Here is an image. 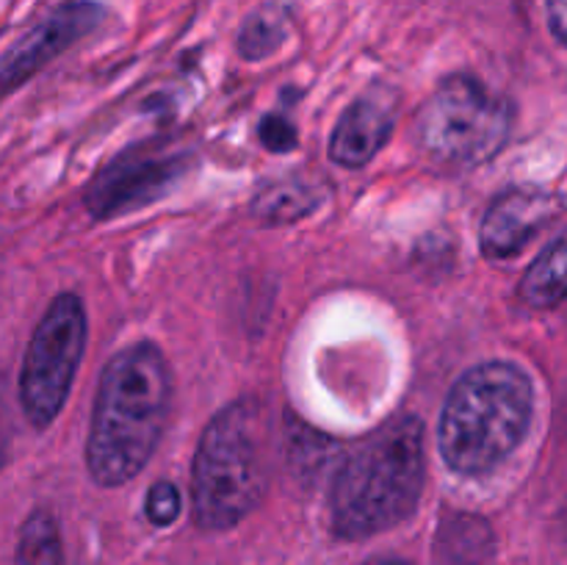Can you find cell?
Masks as SVG:
<instances>
[{
	"label": "cell",
	"instance_id": "obj_15",
	"mask_svg": "<svg viewBox=\"0 0 567 565\" xmlns=\"http://www.w3.org/2000/svg\"><path fill=\"white\" fill-rule=\"evenodd\" d=\"M282 39H286V31H282L280 17L269 14V11H260V14L249 17L247 25L241 28L238 50H241L244 59L258 61L266 59L269 53H275L282 44Z\"/></svg>",
	"mask_w": 567,
	"mask_h": 565
},
{
	"label": "cell",
	"instance_id": "obj_14",
	"mask_svg": "<svg viewBox=\"0 0 567 565\" xmlns=\"http://www.w3.org/2000/svg\"><path fill=\"white\" fill-rule=\"evenodd\" d=\"M14 565H64V543H61L59 521L50 510L39 507L22 521Z\"/></svg>",
	"mask_w": 567,
	"mask_h": 565
},
{
	"label": "cell",
	"instance_id": "obj_18",
	"mask_svg": "<svg viewBox=\"0 0 567 565\" xmlns=\"http://www.w3.org/2000/svg\"><path fill=\"white\" fill-rule=\"evenodd\" d=\"M548 28L567 48V0H548Z\"/></svg>",
	"mask_w": 567,
	"mask_h": 565
},
{
	"label": "cell",
	"instance_id": "obj_7",
	"mask_svg": "<svg viewBox=\"0 0 567 565\" xmlns=\"http://www.w3.org/2000/svg\"><path fill=\"white\" fill-rule=\"evenodd\" d=\"M105 11L89 0H75L50 11L42 22L31 28L25 37L17 39L3 55H0V94L20 89L28 78L37 75L42 66L59 59L66 48L92 33L103 22Z\"/></svg>",
	"mask_w": 567,
	"mask_h": 565
},
{
	"label": "cell",
	"instance_id": "obj_17",
	"mask_svg": "<svg viewBox=\"0 0 567 565\" xmlns=\"http://www.w3.org/2000/svg\"><path fill=\"white\" fill-rule=\"evenodd\" d=\"M260 142H264L271 153H291V150L297 147V127H293L282 114H269L260 122Z\"/></svg>",
	"mask_w": 567,
	"mask_h": 565
},
{
	"label": "cell",
	"instance_id": "obj_13",
	"mask_svg": "<svg viewBox=\"0 0 567 565\" xmlns=\"http://www.w3.org/2000/svg\"><path fill=\"white\" fill-rule=\"evenodd\" d=\"M529 308H557L567 299V233L548 244L526 269L518 288Z\"/></svg>",
	"mask_w": 567,
	"mask_h": 565
},
{
	"label": "cell",
	"instance_id": "obj_3",
	"mask_svg": "<svg viewBox=\"0 0 567 565\" xmlns=\"http://www.w3.org/2000/svg\"><path fill=\"white\" fill-rule=\"evenodd\" d=\"M535 415V386L520 366L487 360L465 371L449 391L437 446L452 471L480 476L524 443Z\"/></svg>",
	"mask_w": 567,
	"mask_h": 565
},
{
	"label": "cell",
	"instance_id": "obj_11",
	"mask_svg": "<svg viewBox=\"0 0 567 565\" xmlns=\"http://www.w3.org/2000/svg\"><path fill=\"white\" fill-rule=\"evenodd\" d=\"M324 199V186L310 177L288 175L280 181H271L255 194L252 214L264 225H288L313 214Z\"/></svg>",
	"mask_w": 567,
	"mask_h": 565
},
{
	"label": "cell",
	"instance_id": "obj_4",
	"mask_svg": "<svg viewBox=\"0 0 567 565\" xmlns=\"http://www.w3.org/2000/svg\"><path fill=\"white\" fill-rule=\"evenodd\" d=\"M266 415L255 397L225 404L199 438L192 469L194 521L203 530H230L260 504L266 471Z\"/></svg>",
	"mask_w": 567,
	"mask_h": 565
},
{
	"label": "cell",
	"instance_id": "obj_19",
	"mask_svg": "<svg viewBox=\"0 0 567 565\" xmlns=\"http://www.w3.org/2000/svg\"><path fill=\"white\" fill-rule=\"evenodd\" d=\"M6 454H9V421H6L3 402H0V469L6 463Z\"/></svg>",
	"mask_w": 567,
	"mask_h": 565
},
{
	"label": "cell",
	"instance_id": "obj_20",
	"mask_svg": "<svg viewBox=\"0 0 567 565\" xmlns=\"http://www.w3.org/2000/svg\"><path fill=\"white\" fill-rule=\"evenodd\" d=\"M363 565H410V563L408 559H399V557H374Z\"/></svg>",
	"mask_w": 567,
	"mask_h": 565
},
{
	"label": "cell",
	"instance_id": "obj_2",
	"mask_svg": "<svg viewBox=\"0 0 567 565\" xmlns=\"http://www.w3.org/2000/svg\"><path fill=\"white\" fill-rule=\"evenodd\" d=\"M426 482L424 421L413 413L377 427L343 460L330 493L332 532L363 541L408 521Z\"/></svg>",
	"mask_w": 567,
	"mask_h": 565
},
{
	"label": "cell",
	"instance_id": "obj_5",
	"mask_svg": "<svg viewBox=\"0 0 567 565\" xmlns=\"http://www.w3.org/2000/svg\"><path fill=\"white\" fill-rule=\"evenodd\" d=\"M419 142L446 166H480L513 131V103L474 75H449L419 114Z\"/></svg>",
	"mask_w": 567,
	"mask_h": 565
},
{
	"label": "cell",
	"instance_id": "obj_12",
	"mask_svg": "<svg viewBox=\"0 0 567 565\" xmlns=\"http://www.w3.org/2000/svg\"><path fill=\"white\" fill-rule=\"evenodd\" d=\"M493 557L491 524L476 515L457 513L437 530V565H487Z\"/></svg>",
	"mask_w": 567,
	"mask_h": 565
},
{
	"label": "cell",
	"instance_id": "obj_6",
	"mask_svg": "<svg viewBox=\"0 0 567 565\" xmlns=\"http://www.w3.org/2000/svg\"><path fill=\"white\" fill-rule=\"evenodd\" d=\"M86 349V310L78 294L64 291L48 305L28 341L20 371L22 413L37 430L55 421L75 382Z\"/></svg>",
	"mask_w": 567,
	"mask_h": 565
},
{
	"label": "cell",
	"instance_id": "obj_8",
	"mask_svg": "<svg viewBox=\"0 0 567 565\" xmlns=\"http://www.w3.org/2000/svg\"><path fill=\"white\" fill-rule=\"evenodd\" d=\"M186 170L177 155L127 153L105 166L86 188V208L94 219H114L125 210H136L153 199L164 197L166 188Z\"/></svg>",
	"mask_w": 567,
	"mask_h": 565
},
{
	"label": "cell",
	"instance_id": "obj_16",
	"mask_svg": "<svg viewBox=\"0 0 567 565\" xmlns=\"http://www.w3.org/2000/svg\"><path fill=\"white\" fill-rule=\"evenodd\" d=\"M144 515L155 526H169L181 515V491L175 487V482L158 480L150 487L147 499H144Z\"/></svg>",
	"mask_w": 567,
	"mask_h": 565
},
{
	"label": "cell",
	"instance_id": "obj_9",
	"mask_svg": "<svg viewBox=\"0 0 567 565\" xmlns=\"http://www.w3.org/2000/svg\"><path fill=\"white\" fill-rule=\"evenodd\" d=\"M557 210L559 199L537 188H509L498 194L480 222L482 253L493 260L515 258L554 219Z\"/></svg>",
	"mask_w": 567,
	"mask_h": 565
},
{
	"label": "cell",
	"instance_id": "obj_10",
	"mask_svg": "<svg viewBox=\"0 0 567 565\" xmlns=\"http://www.w3.org/2000/svg\"><path fill=\"white\" fill-rule=\"evenodd\" d=\"M396 127V94L371 86L341 114L330 138V158L347 170H360L388 144Z\"/></svg>",
	"mask_w": 567,
	"mask_h": 565
},
{
	"label": "cell",
	"instance_id": "obj_1",
	"mask_svg": "<svg viewBox=\"0 0 567 565\" xmlns=\"http://www.w3.org/2000/svg\"><path fill=\"white\" fill-rule=\"evenodd\" d=\"M172 404V371L155 343L138 341L105 363L86 438V465L97 485L116 487L142 474L158 449Z\"/></svg>",
	"mask_w": 567,
	"mask_h": 565
}]
</instances>
